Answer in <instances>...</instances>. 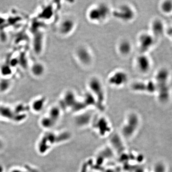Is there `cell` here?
Wrapping results in <instances>:
<instances>
[{
    "mask_svg": "<svg viewBox=\"0 0 172 172\" xmlns=\"http://www.w3.org/2000/svg\"><path fill=\"white\" fill-rule=\"evenodd\" d=\"M140 118L134 112H130L126 115L121 127L120 133L123 139L130 140L134 137L140 125Z\"/></svg>",
    "mask_w": 172,
    "mask_h": 172,
    "instance_id": "6da1fadb",
    "label": "cell"
},
{
    "mask_svg": "<svg viewBox=\"0 0 172 172\" xmlns=\"http://www.w3.org/2000/svg\"><path fill=\"white\" fill-rule=\"evenodd\" d=\"M112 11L109 6L105 3H100L93 6L87 12V19L90 21L100 24L103 23L111 15Z\"/></svg>",
    "mask_w": 172,
    "mask_h": 172,
    "instance_id": "7a4b0ae2",
    "label": "cell"
},
{
    "mask_svg": "<svg viewBox=\"0 0 172 172\" xmlns=\"http://www.w3.org/2000/svg\"><path fill=\"white\" fill-rule=\"evenodd\" d=\"M90 92L95 98L97 105L103 107L106 100V92L104 86L100 79L97 77H91L88 81Z\"/></svg>",
    "mask_w": 172,
    "mask_h": 172,
    "instance_id": "3957f363",
    "label": "cell"
},
{
    "mask_svg": "<svg viewBox=\"0 0 172 172\" xmlns=\"http://www.w3.org/2000/svg\"><path fill=\"white\" fill-rule=\"evenodd\" d=\"M111 15L121 21L129 23L133 21L136 16V11L133 6L125 3L112 11Z\"/></svg>",
    "mask_w": 172,
    "mask_h": 172,
    "instance_id": "277c9868",
    "label": "cell"
},
{
    "mask_svg": "<svg viewBox=\"0 0 172 172\" xmlns=\"http://www.w3.org/2000/svg\"><path fill=\"white\" fill-rule=\"evenodd\" d=\"M129 77L126 72L122 70H117L112 72L108 77V83L112 87L120 88L126 84Z\"/></svg>",
    "mask_w": 172,
    "mask_h": 172,
    "instance_id": "5b68a950",
    "label": "cell"
},
{
    "mask_svg": "<svg viewBox=\"0 0 172 172\" xmlns=\"http://www.w3.org/2000/svg\"><path fill=\"white\" fill-rule=\"evenodd\" d=\"M137 39L140 53L147 54L153 48L156 39L150 32H143L139 35Z\"/></svg>",
    "mask_w": 172,
    "mask_h": 172,
    "instance_id": "8992f818",
    "label": "cell"
},
{
    "mask_svg": "<svg viewBox=\"0 0 172 172\" xmlns=\"http://www.w3.org/2000/svg\"><path fill=\"white\" fill-rule=\"evenodd\" d=\"M135 65L138 71L142 74H146L151 70L152 62L147 54L140 53L135 58Z\"/></svg>",
    "mask_w": 172,
    "mask_h": 172,
    "instance_id": "52a82bcc",
    "label": "cell"
},
{
    "mask_svg": "<svg viewBox=\"0 0 172 172\" xmlns=\"http://www.w3.org/2000/svg\"><path fill=\"white\" fill-rule=\"evenodd\" d=\"M75 54L77 60L83 66H88L92 63V54L86 46L81 45L78 47Z\"/></svg>",
    "mask_w": 172,
    "mask_h": 172,
    "instance_id": "ba28073f",
    "label": "cell"
},
{
    "mask_svg": "<svg viewBox=\"0 0 172 172\" xmlns=\"http://www.w3.org/2000/svg\"><path fill=\"white\" fill-rule=\"evenodd\" d=\"M91 124L96 132L101 136H106L111 130L110 123L104 117H100L96 119L93 118Z\"/></svg>",
    "mask_w": 172,
    "mask_h": 172,
    "instance_id": "9c48e42d",
    "label": "cell"
},
{
    "mask_svg": "<svg viewBox=\"0 0 172 172\" xmlns=\"http://www.w3.org/2000/svg\"><path fill=\"white\" fill-rule=\"evenodd\" d=\"M77 27V23L74 19L67 17L63 19L59 24L58 30L63 36H67L72 34Z\"/></svg>",
    "mask_w": 172,
    "mask_h": 172,
    "instance_id": "30bf717a",
    "label": "cell"
},
{
    "mask_svg": "<svg viewBox=\"0 0 172 172\" xmlns=\"http://www.w3.org/2000/svg\"><path fill=\"white\" fill-rule=\"evenodd\" d=\"M165 24L161 19H154L150 24V33L155 39L161 37L165 32Z\"/></svg>",
    "mask_w": 172,
    "mask_h": 172,
    "instance_id": "8fae6325",
    "label": "cell"
},
{
    "mask_svg": "<svg viewBox=\"0 0 172 172\" xmlns=\"http://www.w3.org/2000/svg\"><path fill=\"white\" fill-rule=\"evenodd\" d=\"M132 90L138 92H156L157 85L154 81L144 83L137 82L133 83L132 86Z\"/></svg>",
    "mask_w": 172,
    "mask_h": 172,
    "instance_id": "7c38bea8",
    "label": "cell"
},
{
    "mask_svg": "<svg viewBox=\"0 0 172 172\" xmlns=\"http://www.w3.org/2000/svg\"><path fill=\"white\" fill-rule=\"evenodd\" d=\"M170 77V73L168 69L166 68H161L156 72L154 81L157 86L168 85Z\"/></svg>",
    "mask_w": 172,
    "mask_h": 172,
    "instance_id": "4fadbf2b",
    "label": "cell"
},
{
    "mask_svg": "<svg viewBox=\"0 0 172 172\" xmlns=\"http://www.w3.org/2000/svg\"><path fill=\"white\" fill-rule=\"evenodd\" d=\"M117 50L121 56L123 57L129 56L132 51V44L129 40L124 39L118 43Z\"/></svg>",
    "mask_w": 172,
    "mask_h": 172,
    "instance_id": "5bb4252c",
    "label": "cell"
},
{
    "mask_svg": "<svg viewBox=\"0 0 172 172\" xmlns=\"http://www.w3.org/2000/svg\"><path fill=\"white\" fill-rule=\"evenodd\" d=\"M30 70L31 73L34 77H40L45 73V66L41 62H35L32 65Z\"/></svg>",
    "mask_w": 172,
    "mask_h": 172,
    "instance_id": "9a60e30c",
    "label": "cell"
},
{
    "mask_svg": "<svg viewBox=\"0 0 172 172\" xmlns=\"http://www.w3.org/2000/svg\"><path fill=\"white\" fill-rule=\"evenodd\" d=\"M159 9L161 13L165 15L172 13V1L165 0L162 1L159 4Z\"/></svg>",
    "mask_w": 172,
    "mask_h": 172,
    "instance_id": "2e32d148",
    "label": "cell"
},
{
    "mask_svg": "<svg viewBox=\"0 0 172 172\" xmlns=\"http://www.w3.org/2000/svg\"><path fill=\"white\" fill-rule=\"evenodd\" d=\"M45 101L46 100L44 97H41L35 100L32 103V109L35 112H40L44 108Z\"/></svg>",
    "mask_w": 172,
    "mask_h": 172,
    "instance_id": "e0dca14e",
    "label": "cell"
},
{
    "mask_svg": "<svg viewBox=\"0 0 172 172\" xmlns=\"http://www.w3.org/2000/svg\"><path fill=\"white\" fill-rule=\"evenodd\" d=\"M60 114H61L60 109L57 106H54L49 111L48 117H50L51 119H53L54 122H56L59 119V117L60 116Z\"/></svg>",
    "mask_w": 172,
    "mask_h": 172,
    "instance_id": "ac0fdd59",
    "label": "cell"
},
{
    "mask_svg": "<svg viewBox=\"0 0 172 172\" xmlns=\"http://www.w3.org/2000/svg\"><path fill=\"white\" fill-rule=\"evenodd\" d=\"M12 85L11 80L8 78H3L0 80V92H4L9 90Z\"/></svg>",
    "mask_w": 172,
    "mask_h": 172,
    "instance_id": "d6986e66",
    "label": "cell"
},
{
    "mask_svg": "<svg viewBox=\"0 0 172 172\" xmlns=\"http://www.w3.org/2000/svg\"><path fill=\"white\" fill-rule=\"evenodd\" d=\"M0 72L2 76L4 77V78H7V77L10 76L12 74V70L11 69L10 65L7 64H3L1 67Z\"/></svg>",
    "mask_w": 172,
    "mask_h": 172,
    "instance_id": "ffe728a7",
    "label": "cell"
},
{
    "mask_svg": "<svg viewBox=\"0 0 172 172\" xmlns=\"http://www.w3.org/2000/svg\"><path fill=\"white\" fill-rule=\"evenodd\" d=\"M41 123L43 127L45 128H51L54 126L56 122H54L50 117H48L43 118L41 120Z\"/></svg>",
    "mask_w": 172,
    "mask_h": 172,
    "instance_id": "44dd1931",
    "label": "cell"
},
{
    "mask_svg": "<svg viewBox=\"0 0 172 172\" xmlns=\"http://www.w3.org/2000/svg\"><path fill=\"white\" fill-rule=\"evenodd\" d=\"M0 115L7 118H11L13 115L11 110L6 107H2L0 108Z\"/></svg>",
    "mask_w": 172,
    "mask_h": 172,
    "instance_id": "7402d4cb",
    "label": "cell"
},
{
    "mask_svg": "<svg viewBox=\"0 0 172 172\" xmlns=\"http://www.w3.org/2000/svg\"><path fill=\"white\" fill-rule=\"evenodd\" d=\"M41 34H39V38H38L37 37V40H34V48L35 50H36L37 52H39L41 50V46L42 45V43L43 44V37L41 35Z\"/></svg>",
    "mask_w": 172,
    "mask_h": 172,
    "instance_id": "603a6c76",
    "label": "cell"
},
{
    "mask_svg": "<svg viewBox=\"0 0 172 172\" xmlns=\"http://www.w3.org/2000/svg\"><path fill=\"white\" fill-rule=\"evenodd\" d=\"M166 167L161 163H158L154 167V172H165Z\"/></svg>",
    "mask_w": 172,
    "mask_h": 172,
    "instance_id": "cb8c5ba5",
    "label": "cell"
},
{
    "mask_svg": "<svg viewBox=\"0 0 172 172\" xmlns=\"http://www.w3.org/2000/svg\"><path fill=\"white\" fill-rule=\"evenodd\" d=\"M5 21V19L2 16H0V27H1L4 23Z\"/></svg>",
    "mask_w": 172,
    "mask_h": 172,
    "instance_id": "d4e9b609",
    "label": "cell"
},
{
    "mask_svg": "<svg viewBox=\"0 0 172 172\" xmlns=\"http://www.w3.org/2000/svg\"><path fill=\"white\" fill-rule=\"evenodd\" d=\"M4 171V169L3 168V166L0 165V172H3Z\"/></svg>",
    "mask_w": 172,
    "mask_h": 172,
    "instance_id": "484cf974",
    "label": "cell"
},
{
    "mask_svg": "<svg viewBox=\"0 0 172 172\" xmlns=\"http://www.w3.org/2000/svg\"><path fill=\"white\" fill-rule=\"evenodd\" d=\"M11 172H22L21 171H20V170H18V169H15V170H13Z\"/></svg>",
    "mask_w": 172,
    "mask_h": 172,
    "instance_id": "4316f807",
    "label": "cell"
},
{
    "mask_svg": "<svg viewBox=\"0 0 172 172\" xmlns=\"http://www.w3.org/2000/svg\"><path fill=\"white\" fill-rule=\"evenodd\" d=\"M3 146V142H2V140H0V149H1L2 148Z\"/></svg>",
    "mask_w": 172,
    "mask_h": 172,
    "instance_id": "83f0119b",
    "label": "cell"
}]
</instances>
